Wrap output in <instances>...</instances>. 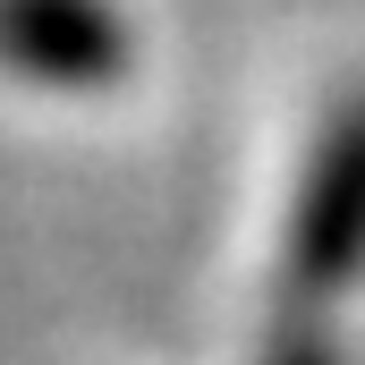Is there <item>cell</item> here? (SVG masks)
<instances>
[{
    "label": "cell",
    "instance_id": "cell-1",
    "mask_svg": "<svg viewBox=\"0 0 365 365\" xmlns=\"http://www.w3.org/2000/svg\"><path fill=\"white\" fill-rule=\"evenodd\" d=\"M365 272V102L340 110V128L323 136L306 195L289 212V255H280V297L289 306H323L331 289Z\"/></svg>",
    "mask_w": 365,
    "mask_h": 365
},
{
    "label": "cell",
    "instance_id": "cell-2",
    "mask_svg": "<svg viewBox=\"0 0 365 365\" xmlns=\"http://www.w3.org/2000/svg\"><path fill=\"white\" fill-rule=\"evenodd\" d=\"M0 60L43 86H102L128 68V26L102 0H0Z\"/></svg>",
    "mask_w": 365,
    "mask_h": 365
},
{
    "label": "cell",
    "instance_id": "cell-3",
    "mask_svg": "<svg viewBox=\"0 0 365 365\" xmlns=\"http://www.w3.org/2000/svg\"><path fill=\"white\" fill-rule=\"evenodd\" d=\"M297 365H331V357H323V349H314V357H297Z\"/></svg>",
    "mask_w": 365,
    "mask_h": 365
}]
</instances>
